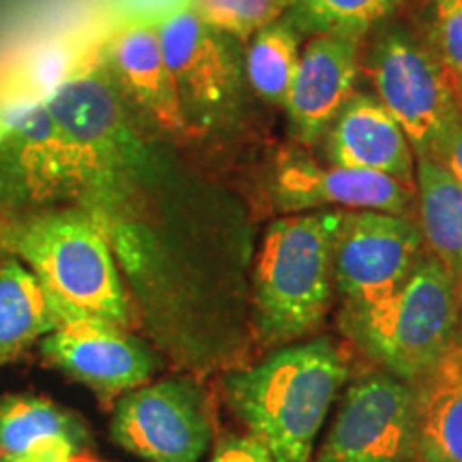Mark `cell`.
<instances>
[{
    "instance_id": "16",
    "label": "cell",
    "mask_w": 462,
    "mask_h": 462,
    "mask_svg": "<svg viewBox=\"0 0 462 462\" xmlns=\"http://www.w3.org/2000/svg\"><path fill=\"white\" fill-rule=\"evenodd\" d=\"M82 420L34 394L0 398V462H78L88 458Z\"/></svg>"
},
{
    "instance_id": "1",
    "label": "cell",
    "mask_w": 462,
    "mask_h": 462,
    "mask_svg": "<svg viewBox=\"0 0 462 462\" xmlns=\"http://www.w3.org/2000/svg\"><path fill=\"white\" fill-rule=\"evenodd\" d=\"M345 379L346 362L338 346L330 338H315L227 374L225 396L248 435L276 462H309Z\"/></svg>"
},
{
    "instance_id": "9",
    "label": "cell",
    "mask_w": 462,
    "mask_h": 462,
    "mask_svg": "<svg viewBox=\"0 0 462 462\" xmlns=\"http://www.w3.org/2000/svg\"><path fill=\"white\" fill-rule=\"evenodd\" d=\"M157 31L189 129L221 125L238 107L245 79L231 37L204 24L193 9Z\"/></svg>"
},
{
    "instance_id": "18",
    "label": "cell",
    "mask_w": 462,
    "mask_h": 462,
    "mask_svg": "<svg viewBox=\"0 0 462 462\" xmlns=\"http://www.w3.org/2000/svg\"><path fill=\"white\" fill-rule=\"evenodd\" d=\"M415 454L420 462H462V356L456 345L415 401Z\"/></svg>"
},
{
    "instance_id": "14",
    "label": "cell",
    "mask_w": 462,
    "mask_h": 462,
    "mask_svg": "<svg viewBox=\"0 0 462 462\" xmlns=\"http://www.w3.org/2000/svg\"><path fill=\"white\" fill-rule=\"evenodd\" d=\"M357 58L360 39L338 34H315L300 51L285 109L304 146H315L354 97L360 71Z\"/></svg>"
},
{
    "instance_id": "6",
    "label": "cell",
    "mask_w": 462,
    "mask_h": 462,
    "mask_svg": "<svg viewBox=\"0 0 462 462\" xmlns=\"http://www.w3.org/2000/svg\"><path fill=\"white\" fill-rule=\"evenodd\" d=\"M381 106L402 126L415 159L432 150L460 112L452 79L435 51L401 28H388L366 60Z\"/></svg>"
},
{
    "instance_id": "29",
    "label": "cell",
    "mask_w": 462,
    "mask_h": 462,
    "mask_svg": "<svg viewBox=\"0 0 462 462\" xmlns=\"http://www.w3.org/2000/svg\"><path fill=\"white\" fill-rule=\"evenodd\" d=\"M458 289H460V306H458V334H456V349L460 351V356H462V285H458Z\"/></svg>"
},
{
    "instance_id": "3",
    "label": "cell",
    "mask_w": 462,
    "mask_h": 462,
    "mask_svg": "<svg viewBox=\"0 0 462 462\" xmlns=\"http://www.w3.org/2000/svg\"><path fill=\"white\" fill-rule=\"evenodd\" d=\"M460 289L446 265L424 253L409 279L388 298L343 309L340 323L354 343L385 373L426 379L454 349Z\"/></svg>"
},
{
    "instance_id": "2",
    "label": "cell",
    "mask_w": 462,
    "mask_h": 462,
    "mask_svg": "<svg viewBox=\"0 0 462 462\" xmlns=\"http://www.w3.org/2000/svg\"><path fill=\"white\" fill-rule=\"evenodd\" d=\"M0 245L37 274L67 321L131 328L133 313L103 225L88 210H42L0 229Z\"/></svg>"
},
{
    "instance_id": "11",
    "label": "cell",
    "mask_w": 462,
    "mask_h": 462,
    "mask_svg": "<svg viewBox=\"0 0 462 462\" xmlns=\"http://www.w3.org/2000/svg\"><path fill=\"white\" fill-rule=\"evenodd\" d=\"M50 112L82 148L95 180V198L106 199L137 170L142 148L109 75L82 71L48 101Z\"/></svg>"
},
{
    "instance_id": "24",
    "label": "cell",
    "mask_w": 462,
    "mask_h": 462,
    "mask_svg": "<svg viewBox=\"0 0 462 462\" xmlns=\"http://www.w3.org/2000/svg\"><path fill=\"white\" fill-rule=\"evenodd\" d=\"M293 0H195L201 22L234 39H248L274 24Z\"/></svg>"
},
{
    "instance_id": "12",
    "label": "cell",
    "mask_w": 462,
    "mask_h": 462,
    "mask_svg": "<svg viewBox=\"0 0 462 462\" xmlns=\"http://www.w3.org/2000/svg\"><path fill=\"white\" fill-rule=\"evenodd\" d=\"M42 354L103 398L146 385L161 368L159 356L129 328L95 317L62 323L42 338Z\"/></svg>"
},
{
    "instance_id": "26",
    "label": "cell",
    "mask_w": 462,
    "mask_h": 462,
    "mask_svg": "<svg viewBox=\"0 0 462 462\" xmlns=\"http://www.w3.org/2000/svg\"><path fill=\"white\" fill-rule=\"evenodd\" d=\"M112 3L123 20V26H159L170 17L193 7L195 0H112Z\"/></svg>"
},
{
    "instance_id": "17",
    "label": "cell",
    "mask_w": 462,
    "mask_h": 462,
    "mask_svg": "<svg viewBox=\"0 0 462 462\" xmlns=\"http://www.w3.org/2000/svg\"><path fill=\"white\" fill-rule=\"evenodd\" d=\"M106 58L116 88L123 90L148 118L165 131H189L157 26H123L107 43Z\"/></svg>"
},
{
    "instance_id": "7",
    "label": "cell",
    "mask_w": 462,
    "mask_h": 462,
    "mask_svg": "<svg viewBox=\"0 0 462 462\" xmlns=\"http://www.w3.org/2000/svg\"><path fill=\"white\" fill-rule=\"evenodd\" d=\"M421 257L424 236L411 217L340 210L334 236V285L343 309L388 298L409 279Z\"/></svg>"
},
{
    "instance_id": "27",
    "label": "cell",
    "mask_w": 462,
    "mask_h": 462,
    "mask_svg": "<svg viewBox=\"0 0 462 462\" xmlns=\"http://www.w3.org/2000/svg\"><path fill=\"white\" fill-rule=\"evenodd\" d=\"M210 462H276L255 437L234 435L223 439Z\"/></svg>"
},
{
    "instance_id": "4",
    "label": "cell",
    "mask_w": 462,
    "mask_h": 462,
    "mask_svg": "<svg viewBox=\"0 0 462 462\" xmlns=\"http://www.w3.org/2000/svg\"><path fill=\"white\" fill-rule=\"evenodd\" d=\"M340 210L282 217L265 231L255 270V326L268 345L293 343L326 319Z\"/></svg>"
},
{
    "instance_id": "28",
    "label": "cell",
    "mask_w": 462,
    "mask_h": 462,
    "mask_svg": "<svg viewBox=\"0 0 462 462\" xmlns=\"http://www.w3.org/2000/svg\"><path fill=\"white\" fill-rule=\"evenodd\" d=\"M430 157L446 167L454 176V180L462 187V106L452 125L448 126V131L443 133V137L432 150Z\"/></svg>"
},
{
    "instance_id": "31",
    "label": "cell",
    "mask_w": 462,
    "mask_h": 462,
    "mask_svg": "<svg viewBox=\"0 0 462 462\" xmlns=\"http://www.w3.org/2000/svg\"><path fill=\"white\" fill-rule=\"evenodd\" d=\"M460 106H462V101H460Z\"/></svg>"
},
{
    "instance_id": "20",
    "label": "cell",
    "mask_w": 462,
    "mask_h": 462,
    "mask_svg": "<svg viewBox=\"0 0 462 462\" xmlns=\"http://www.w3.org/2000/svg\"><path fill=\"white\" fill-rule=\"evenodd\" d=\"M415 201L424 245L462 285V187L437 159L418 157Z\"/></svg>"
},
{
    "instance_id": "13",
    "label": "cell",
    "mask_w": 462,
    "mask_h": 462,
    "mask_svg": "<svg viewBox=\"0 0 462 462\" xmlns=\"http://www.w3.org/2000/svg\"><path fill=\"white\" fill-rule=\"evenodd\" d=\"M274 199L289 215L334 206L337 210H377L409 217L415 189L381 173L321 165L302 150H282L274 165Z\"/></svg>"
},
{
    "instance_id": "30",
    "label": "cell",
    "mask_w": 462,
    "mask_h": 462,
    "mask_svg": "<svg viewBox=\"0 0 462 462\" xmlns=\"http://www.w3.org/2000/svg\"><path fill=\"white\" fill-rule=\"evenodd\" d=\"M78 462H101V460H95V458H92V456H88V458H84V460H78Z\"/></svg>"
},
{
    "instance_id": "22",
    "label": "cell",
    "mask_w": 462,
    "mask_h": 462,
    "mask_svg": "<svg viewBox=\"0 0 462 462\" xmlns=\"http://www.w3.org/2000/svg\"><path fill=\"white\" fill-rule=\"evenodd\" d=\"M300 28L291 20H276L253 34L246 50L245 73L251 88L273 106L285 107L300 62Z\"/></svg>"
},
{
    "instance_id": "15",
    "label": "cell",
    "mask_w": 462,
    "mask_h": 462,
    "mask_svg": "<svg viewBox=\"0 0 462 462\" xmlns=\"http://www.w3.org/2000/svg\"><path fill=\"white\" fill-rule=\"evenodd\" d=\"M326 135L330 165L381 173L415 189L411 143L377 97L356 90Z\"/></svg>"
},
{
    "instance_id": "23",
    "label": "cell",
    "mask_w": 462,
    "mask_h": 462,
    "mask_svg": "<svg viewBox=\"0 0 462 462\" xmlns=\"http://www.w3.org/2000/svg\"><path fill=\"white\" fill-rule=\"evenodd\" d=\"M401 0H293L291 22L300 31L362 39Z\"/></svg>"
},
{
    "instance_id": "21",
    "label": "cell",
    "mask_w": 462,
    "mask_h": 462,
    "mask_svg": "<svg viewBox=\"0 0 462 462\" xmlns=\"http://www.w3.org/2000/svg\"><path fill=\"white\" fill-rule=\"evenodd\" d=\"M86 50L71 39H45L0 65V106L43 103L84 71Z\"/></svg>"
},
{
    "instance_id": "5",
    "label": "cell",
    "mask_w": 462,
    "mask_h": 462,
    "mask_svg": "<svg viewBox=\"0 0 462 462\" xmlns=\"http://www.w3.org/2000/svg\"><path fill=\"white\" fill-rule=\"evenodd\" d=\"M5 107L0 129V206L26 208L58 198H95L82 148L62 129L48 103Z\"/></svg>"
},
{
    "instance_id": "25",
    "label": "cell",
    "mask_w": 462,
    "mask_h": 462,
    "mask_svg": "<svg viewBox=\"0 0 462 462\" xmlns=\"http://www.w3.org/2000/svg\"><path fill=\"white\" fill-rule=\"evenodd\" d=\"M430 50L452 79L462 101V0H429Z\"/></svg>"
},
{
    "instance_id": "8",
    "label": "cell",
    "mask_w": 462,
    "mask_h": 462,
    "mask_svg": "<svg viewBox=\"0 0 462 462\" xmlns=\"http://www.w3.org/2000/svg\"><path fill=\"white\" fill-rule=\"evenodd\" d=\"M212 435L206 394L190 379H163L126 392L112 418L114 441L148 462H199Z\"/></svg>"
},
{
    "instance_id": "10",
    "label": "cell",
    "mask_w": 462,
    "mask_h": 462,
    "mask_svg": "<svg viewBox=\"0 0 462 462\" xmlns=\"http://www.w3.org/2000/svg\"><path fill=\"white\" fill-rule=\"evenodd\" d=\"M415 392L390 373L349 385L315 462H409L415 452Z\"/></svg>"
},
{
    "instance_id": "19",
    "label": "cell",
    "mask_w": 462,
    "mask_h": 462,
    "mask_svg": "<svg viewBox=\"0 0 462 462\" xmlns=\"http://www.w3.org/2000/svg\"><path fill=\"white\" fill-rule=\"evenodd\" d=\"M65 323L37 274L20 259L0 263V364L14 360L34 340Z\"/></svg>"
}]
</instances>
